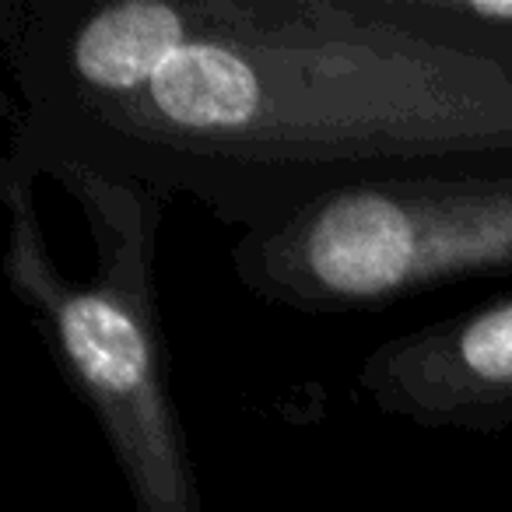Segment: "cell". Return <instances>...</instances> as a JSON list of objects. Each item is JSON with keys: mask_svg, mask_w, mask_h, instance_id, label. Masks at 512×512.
<instances>
[{"mask_svg": "<svg viewBox=\"0 0 512 512\" xmlns=\"http://www.w3.org/2000/svg\"><path fill=\"white\" fill-rule=\"evenodd\" d=\"M11 151L260 232L358 179L512 158V53L407 0H0Z\"/></svg>", "mask_w": 512, "mask_h": 512, "instance_id": "6da1fadb", "label": "cell"}, {"mask_svg": "<svg viewBox=\"0 0 512 512\" xmlns=\"http://www.w3.org/2000/svg\"><path fill=\"white\" fill-rule=\"evenodd\" d=\"M4 278L95 414L134 512H204L169 383L155 256L165 200L78 162L0 158Z\"/></svg>", "mask_w": 512, "mask_h": 512, "instance_id": "7a4b0ae2", "label": "cell"}, {"mask_svg": "<svg viewBox=\"0 0 512 512\" xmlns=\"http://www.w3.org/2000/svg\"><path fill=\"white\" fill-rule=\"evenodd\" d=\"M232 274L309 316L379 313L435 288L512 274V158L435 162L344 183L242 232Z\"/></svg>", "mask_w": 512, "mask_h": 512, "instance_id": "3957f363", "label": "cell"}, {"mask_svg": "<svg viewBox=\"0 0 512 512\" xmlns=\"http://www.w3.org/2000/svg\"><path fill=\"white\" fill-rule=\"evenodd\" d=\"M358 383L383 414L421 428H512V292L383 341Z\"/></svg>", "mask_w": 512, "mask_h": 512, "instance_id": "277c9868", "label": "cell"}]
</instances>
